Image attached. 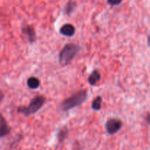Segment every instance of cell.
I'll return each mask as SVG.
<instances>
[{
    "mask_svg": "<svg viewBox=\"0 0 150 150\" xmlns=\"http://www.w3.org/2000/svg\"><path fill=\"white\" fill-rule=\"evenodd\" d=\"M46 102V98L44 96L38 95L33 98L27 106H21L17 108V112L21 113L25 116H29L36 113L42 108Z\"/></svg>",
    "mask_w": 150,
    "mask_h": 150,
    "instance_id": "cell-3",
    "label": "cell"
},
{
    "mask_svg": "<svg viewBox=\"0 0 150 150\" xmlns=\"http://www.w3.org/2000/svg\"><path fill=\"white\" fill-rule=\"evenodd\" d=\"M4 97H5V95H4L3 92L0 91V103H1V102H2V101H3Z\"/></svg>",
    "mask_w": 150,
    "mask_h": 150,
    "instance_id": "cell-14",
    "label": "cell"
},
{
    "mask_svg": "<svg viewBox=\"0 0 150 150\" xmlns=\"http://www.w3.org/2000/svg\"><path fill=\"white\" fill-rule=\"evenodd\" d=\"M102 98L100 96H98L93 99L91 104L92 109L94 110H99L102 108Z\"/></svg>",
    "mask_w": 150,
    "mask_h": 150,
    "instance_id": "cell-11",
    "label": "cell"
},
{
    "mask_svg": "<svg viewBox=\"0 0 150 150\" xmlns=\"http://www.w3.org/2000/svg\"><path fill=\"white\" fill-rule=\"evenodd\" d=\"M21 33L27 38V41L32 44L36 40V33L35 28L31 25H24L21 27Z\"/></svg>",
    "mask_w": 150,
    "mask_h": 150,
    "instance_id": "cell-5",
    "label": "cell"
},
{
    "mask_svg": "<svg viewBox=\"0 0 150 150\" xmlns=\"http://www.w3.org/2000/svg\"><path fill=\"white\" fill-rule=\"evenodd\" d=\"M27 86L30 89H37L39 88L41 82L38 78L35 77H30L27 79Z\"/></svg>",
    "mask_w": 150,
    "mask_h": 150,
    "instance_id": "cell-10",
    "label": "cell"
},
{
    "mask_svg": "<svg viewBox=\"0 0 150 150\" xmlns=\"http://www.w3.org/2000/svg\"><path fill=\"white\" fill-rule=\"evenodd\" d=\"M77 8V3L74 0H69L63 8V13L66 16H71Z\"/></svg>",
    "mask_w": 150,
    "mask_h": 150,
    "instance_id": "cell-9",
    "label": "cell"
},
{
    "mask_svg": "<svg viewBox=\"0 0 150 150\" xmlns=\"http://www.w3.org/2000/svg\"><path fill=\"white\" fill-rule=\"evenodd\" d=\"M146 122H148L149 124H150V114L147 115V116H146Z\"/></svg>",
    "mask_w": 150,
    "mask_h": 150,
    "instance_id": "cell-15",
    "label": "cell"
},
{
    "mask_svg": "<svg viewBox=\"0 0 150 150\" xmlns=\"http://www.w3.org/2000/svg\"><path fill=\"white\" fill-rule=\"evenodd\" d=\"M122 1L123 0H107L108 5H111V6H116V5H120Z\"/></svg>",
    "mask_w": 150,
    "mask_h": 150,
    "instance_id": "cell-13",
    "label": "cell"
},
{
    "mask_svg": "<svg viewBox=\"0 0 150 150\" xmlns=\"http://www.w3.org/2000/svg\"><path fill=\"white\" fill-rule=\"evenodd\" d=\"M148 45L150 46V35H149V36L148 37Z\"/></svg>",
    "mask_w": 150,
    "mask_h": 150,
    "instance_id": "cell-16",
    "label": "cell"
},
{
    "mask_svg": "<svg viewBox=\"0 0 150 150\" xmlns=\"http://www.w3.org/2000/svg\"><path fill=\"white\" fill-rule=\"evenodd\" d=\"M11 132V127L8 125L6 119L2 114H0V138L6 136Z\"/></svg>",
    "mask_w": 150,
    "mask_h": 150,
    "instance_id": "cell-6",
    "label": "cell"
},
{
    "mask_svg": "<svg viewBox=\"0 0 150 150\" xmlns=\"http://www.w3.org/2000/svg\"><path fill=\"white\" fill-rule=\"evenodd\" d=\"M122 121L116 118H110L105 123V129L110 135H113L119 132L122 127Z\"/></svg>",
    "mask_w": 150,
    "mask_h": 150,
    "instance_id": "cell-4",
    "label": "cell"
},
{
    "mask_svg": "<svg viewBox=\"0 0 150 150\" xmlns=\"http://www.w3.org/2000/svg\"><path fill=\"white\" fill-rule=\"evenodd\" d=\"M75 31H76V29L74 26L71 24H64L60 29V34L66 37H72L75 34Z\"/></svg>",
    "mask_w": 150,
    "mask_h": 150,
    "instance_id": "cell-7",
    "label": "cell"
},
{
    "mask_svg": "<svg viewBox=\"0 0 150 150\" xmlns=\"http://www.w3.org/2000/svg\"><path fill=\"white\" fill-rule=\"evenodd\" d=\"M68 132H69V130H68L66 127H62L58 131V132H57V139H58L59 142H62V141H64L65 138L68 135Z\"/></svg>",
    "mask_w": 150,
    "mask_h": 150,
    "instance_id": "cell-12",
    "label": "cell"
},
{
    "mask_svg": "<svg viewBox=\"0 0 150 150\" xmlns=\"http://www.w3.org/2000/svg\"><path fill=\"white\" fill-rule=\"evenodd\" d=\"M100 72L98 70H96V69H95V70H93V71L90 74V75H89L88 78V83L91 86H96V83H99V82L100 81Z\"/></svg>",
    "mask_w": 150,
    "mask_h": 150,
    "instance_id": "cell-8",
    "label": "cell"
},
{
    "mask_svg": "<svg viewBox=\"0 0 150 150\" xmlns=\"http://www.w3.org/2000/svg\"><path fill=\"white\" fill-rule=\"evenodd\" d=\"M80 50V47L77 44H66L59 53V63L62 66H66L69 65L74 60L75 56L78 54Z\"/></svg>",
    "mask_w": 150,
    "mask_h": 150,
    "instance_id": "cell-1",
    "label": "cell"
},
{
    "mask_svg": "<svg viewBox=\"0 0 150 150\" xmlns=\"http://www.w3.org/2000/svg\"><path fill=\"white\" fill-rule=\"evenodd\" d=\"M87 91L86 90H80L74 93L65 99L60 105V108L63 111H68L79 105H82L87 99Z\"/></svg>",
    "mask_w": 150,
    "mask_h": 150,
    "instance_id": "cell-2",
    "label": "cell"
}]
</instances>
